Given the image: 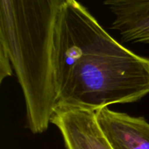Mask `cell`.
I'll return each instance as SVG.
<instances>
[{"label": "cell", "instance_id": "3957f363", "mask_svg": "<svg viewBox=\"0 0 149 149\" xmlns=\"http://www.w3.org/2000/svg\"><path fill=\"white\" fill-rule=\"evenodd\" d=\"M52 123L59 129L66 149H113L93 111L57 108Z\"/></svg>", "mask_w": 149, "mask_h": 149}, {"label": "cell", "instance_id": "7a4b0ae2", "mask_svg": "<svg viewBox=\"0 0 149 149\" xmlns=\"http://www.w3.org/2000/svg\"><path fill=\"white\" fill-rule=\"evenodd\" d=\"M70 0H0L1 80L14 71L29 128L45 132L56 110L52 53L58 17Z\"/></svg>", "mask_w": 149, "mask_h": 149}, {"label": "cell", "instance_id": "6da1fadb", "mask_svg": "<svg viewBox=\"0 0 149 149\" xmlns=\"http://www.w3.org/2000/svg\"><path fill=\"white\" fill-rule=\"evenodd\" d=\"M57 108L97 112L149 93V58L125 47L79 1L61 10L52 53Z\"/></svg>", "mask_w": 149, "mask_h": 149}, {"label": "cell", "instance_id": "5b68a950", "mask_svg": "<svg viewBox=\"0 0 149 149\" xmlns=\"http://www.w3.org/2000/svg\"><path fill=\"white\" fill-rule=\"evenodd\" d=\"M113 15L112 29L127 43L149 45V0H104Z\"/></svg>", "mask_w": 149, "mask_h": 149}, {"label": "cell", "instance_id": "277c9868", "mask_svg": "<svg viewBox=\"0 0 149 149\" xmlns=\"http://www.w3.org/2000/svg\"><path fill=\"white\" fill-rule=\"evenodd\" d=\"M96 118L113 149H149V123L142 117L102 108Z\"/></svg>", "mask_w": 149, "mask_h": 149}]
</instances>
